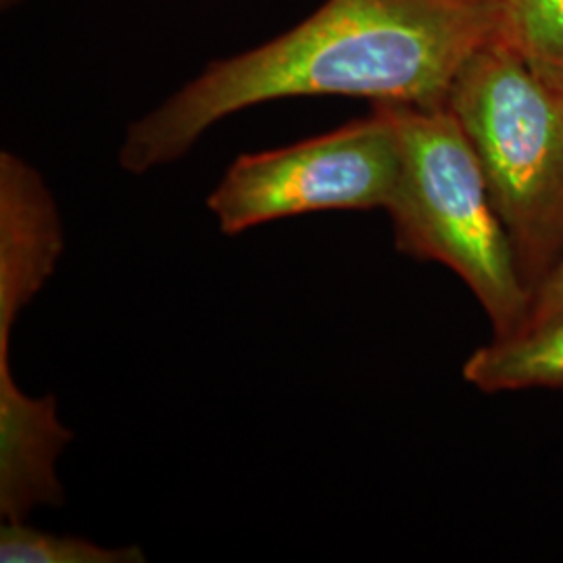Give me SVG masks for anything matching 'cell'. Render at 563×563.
I'll return each instance as SVG.
<instances>
[{
    "mask_svg": "<svg viewBox=\"0 0 563 563\" xmlns=\"http://www.w3.org/2000/svg\"><path fill=\"white\" fill-rule=\"evenodd\" d=\"M504 23L505 0H325L280 36L209 63L132 121L120 165L142 176L178 162L216 123L282 99L446 107L463 65Z\"/></svg>",
    "mask_w": 563,
    "mask_h": 563,
    "instance_id": "1",
    "label": "cell"
},
{
    "mask_svg": "<svg viewBox=\"0 0 563 563\" xmlns=\"http://www.w3.org/2000/svg\"><path fill=\"white\" fill-rule=\"evenodd\" d=\"M384 107L401 146L399 180L386 205L397 249L460 276L495 336L516 332L530 288L462 125L446 107Z\"/></svg>",
    "mask_w": 563,
    "mask_h": 563,
    "instance_id": "2",
    "label": "cell"
},
{
    "mask_svg": "<svg viewBox=\"0 0 563 563\" xmlns=\"http://www.w3.org/2000/svg\"><path fill=\"white\" fill-rule=\"evenodd\" d=\"M446 109L481 162L532 295L563 246V86L501 34L463 65Z\"/></svg>",
    "mask_w": 563,
    "mask_h": 563,
    "instance_id": "3",
    "label": "cell"
},
{
    "mask_svg": "<svg viewBox=\"0 0 563 563\" xmlns=\"http://www.w3.org/2000/svg\"><path fill=\"white\" fill-rule=\"evenodd\" d=\"M401 172L395 121L384 104L363 120L272 151L244 153L207 199L223 234L318 211L386 209Z\"/></svg>",
    "mask_w": 563,
    "mask_h": 563,
    "instance_id": "4",
    "label": "cell"
},
{
    "mask_svg": "<svg viewBox=\"0 0 563 563\" xmlns=\"http://www.w3.org/2000/svg\"><path fill=\"white\" fill-rule=\"evenodd\" d=\"M59 207L41 174L11 151L0 153V334L11 336L25 305L63 255Z\"/></svg>",
    "mask_w": 563,
    "mask_h": 563,
    "instance_id": "5",
    "label": "cell"
},
{
    "mask_svg": "<svg viewBox=\"0 0 563 563\" xmlns=\"http://www.w3.org/2000/svg\"><path fill=\"white\" fill-rule=\"evenodd\" d=\"M463 380L483 393L563 388V318L495 336L463 363Z\"/></svg>",
    "mask_w": 563,
    "mask_h": 563,
    "instance_id": "6",
    "label": "cell"
},
{
    "mask_svg": "<svg viewBox=\"0 0 563 563\" xmlns=\"http://www.w3.org/2000/svg\"><path fill=\"white\" fill-rule=\"evenodd\" d=\"M2 563H142L144 551L130 547H102L81 537L53 534L34 526L4 522L0 526Z\"/></svg>",
    "mask_w": 563,
    "mask_h": 563,
    "instance_id": "7",
    "label": "cell"
},
{
    "mask_svg": "<svg viewBox=\"0 0 563 563\" xmlns=\"http://www.w3.org/2000/svg\"><path fill=\"white\" fill-rule=\"evenodd\" d=\"M504 36L544 80L563 86V0H505Z\"/></svg>",
    "mask_w": 563,
    "mask_h": 563,
    "instance_id": "8",
    "label": "cell"
},
{
    "mask_svg": "<svg viewBox=\"0 0 563 563\" xmlns=\"http://www.w3.org/2000/svg\"><path fill=\"white\" fill-rule=\"evenodd\" d=\"M560 318H563V246L558 260L551 265V269L544 274L543 280L534 286L523 322L520 323L518 330L534 328V325L553 322Z\"/></svg>",
    "mask_w": 563,
    "mask_h": 563,
    "instance_id": "9",
    "label": "cell"
},
{
    "mask_svg": "<svg viewBox=\"0 0 563 563\" xmlns=\"http://www.w3.org/2000/svg\"><path fill=\"white\" fill-rule=\"evenodd\" d=\"M23 2H27V0H0L2 9H13V7H18V4H23Z\"/></svg>",
    "mask_w": 563,
    "mask_h": 563,
    "instance_id": "10",
    "label": "cell"
}]
</instances>
